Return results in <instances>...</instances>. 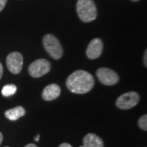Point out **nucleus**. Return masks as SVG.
I'll return each instance as SVG.
<instances>
[{
    "instance_id": "nucleus-1",
    "label": "nucleus",
    "mask_w": 147,
    "mask_h": 147,
    "mask_svg": "<svg viewBox=\"0 0 147 147\" xmlns=\"http://www.w3.org/2000/svg\"><path fill=\"white\" fill-rule=\"evenodd\" d=\"M66 86L71 92L76 94H85L94 87L92 75L85 70H76L68 77Z\"/></svg>"
},
{
    "instance_id": "nucleus-2",
    "label": "nucleus",
    "mask_w": 147,
    "mask_h": 147,
    "mask_svg": "<svg viewBox=\"0 0 147 147\" xmlns=\"http://www.w3.org/2000/svg\"><path fill=\"white\" fill-rule=\"evenodd\" d=\"M76 10L80 20L85 23L94 21L97 16V9L92 0H78Z\"/></svg>"
},
{
    "instance_id": "nucleus-3",
    "label": "nucleus",
    "mask_w": 147,
    "mask_h": 147,
    "mask_svg": "<svg viewBox=\"0 0 147 147\" xmlns=\"http://www.w3.org/2000/svg\"><path fill=\"white\" fill-rule=\"evenodd\" d=\"M43 47L47 53L55 60H59L63 56V48L57 37L53 34H46L42 38Z\"/></svg>"
},
{
    "instance_id": "nucleus-4",
    "label": "nucleus",
    "mask_w": 147,
    "mask_h": 147,
    "mask_svg": "<svg viewBox=\"0 0 147 147\" xmlns=\"http://www.w3.org/2000/svg\"><path fill=\"white\" fill-rule=\"evenodd\" d=\"M140 97L136 92H129L122 94L116 100V106L121 110H129L139 102Z\"/></svg>"
},
{
    "instance_id": "nucleus-5",
    "label": "nucleus",
    "mask_w": 147,
    "mask_h": 147,
    "mask_svg": "<svg viewBox=\"0 0 147 147\" xmlns=\"http://www.w3.org/2000/svg\"><path fill=\"white\" fill-rule=\"evenodd\" d=\"M51 70V64L45 59H38L34 61L29 66L28 71L33 78H39L45 75Z\"/></svg>"
},
{
    "instance_id": "nucleus-6",
    "label": "nucleus",
    "mask_w": 147,
    "mask_h": 147,
    "mask_svg": "<svg viewBox=\"0 0 147 147\" xmlns=\"http://www.w3.org/2000/svg\"><path fill=\"white\" fill-rule=\"evenodd\" d=\"M96 76L100 83L104 85L112 86L119 82V75L115 71L109 68L101 67L96 71Z\"/></svg>"
},
{
    "instance_id": "nucleus-7",
    "label": "nucleus",
    "mask_w": 147,
    "mask_h": 147,
    "mask_svg": "<svg viewBox=\"0 0 147 147\" xmlns=\"http://www.w3.org/2000/svg\"><path fill=\"white\" fill-rule=\"evenodd\" d=\"M6 64L11 73L18 74L22 69L23 57L21 53L17 52L11 53L6 59Z\"/></svg>"
},
{
    "instance_id": "nucleus-8",
    "label": "nucleus",
    "mask_w": 147,
    "mask_h": 147,
    "mask_svg": "<svg viewBox=\"0 0 147 147\" xmlns=\"http://www.w3.org/2000/svg\"><path fill=\"white\" fill-rule=\"evenodd\" d=\"M102 52H103V42L101 39L96 38L89 42L88 46L87 47L86 55L91 60H94L100 57Z\"/></svg>"
},
{
    "instance_id": "nucleus-9",
    "label": "nucleus",
    "mask_w": 147,
    "mask_h": 147,
    "mask_svg": "<svg viewBox=\"0 0 147 147\" xmlns=\"http://www.w3.org/2000/svg\"><path fill=\"white\" fill-rule=\"evenodd\" d=\"M61 94V88L57 84H52L47 85L43 89L42 93V99L47 101L57 99Z\"/></svg>"
},
{
    "instance_id": "nucleus-10",
    "label": "nucleus",
    "mask_w": 147,
    "mask_h": 147,
    "mask_svg": "<svg viewBox=\"0 0 147 147\" xmlns=\"http://www.w3.org/2000/svg\"><path fill=\"white\" fill-rule=\"evenodd\" d=\"M84 146L86 147H104L103 140L94 133H88L84 137Z\"/></svg>"
},
{
    "instance_id": "nucleus-11",
    "label": "nucleus",
    "mask_w": 147,
    "mask_h": 147,
    "mask_svg": "<svg viewBox=\"0 0 147 147\" xmlns=\"http://www.w3.org/2000/svg\"><path fill=\"white\" fill-rule=\"evenodd\" d=\"M26 115V110L22 106H16L5 111V116L7 119L16 121Z\"/></svg>"
},
{
    "instance_id": "nucleus-12",
    "label": "nucleus",
    "mask_w": 147,
    "mask_h": 147,
    "mask_svg": "<svg viewBox=\"0 0 147 147\" xmlns=\"http://www.w3.org/2000/svg\"><path fill=\"white\" fill-rule=\"evenodd\" d=\"M17 88L14 84H7L2 89V95L4 96H10L16 93Z\"/></svg>"
},
{
    "instance_id": "nucleus-13",
    "label": "nucleus",
    "mask_w": 147,
    "mask_h": 147,
    "mask_svg": "<svg viewBox=\"0 0 147 147\" xmlns=\"http://www.w3.org/2000/svg\"><path fill=\"white\" fill-rule=\"evenodd\" d=\"M138 126L139 127L144 130V131H147V115H142L139 120H138Z\"/></svg>"
},
{
    "instance_id": "nucleus-14",
    "label": "nucleus",
    "mask_w": 147,
    "mask_h": 147,
    "mask_svg": "<svg viewBox=\"0 0 147 147\" xmlns=\"http://www.w3.org/2000/svg\"><path fill=\"white\" fill-rule=\"evenodd\" d=\"M7 0H0V11L4 8L6 3H7Z\"/></svg>"
},
{
    "instance_id": "nucleus-15",
    "label": "nucleus",
    "mask_w": 147,
    "mask_h": 147,
    "mask_svg": "<svg viewBox=\"0 0 147 147\" xmlns=\"http://www.w3.org/2000/svg\"><path fill=\"white\" fill-rule=\"evenodd\" d=\"M146 58H147V51L146 50V51H145V53H144V57H143V61H144V65H145L146 67L147 66Z\"/></svg>"
},
{
    "instance_id": "nucleus-16",
    "label": "nucleus",
    "mask_w": 147,
    "mask_h": 147,
    "mask_svg": "<svg viewBox=\"0 0 147 147\" xmlns=\"http://www.w3.org/2000/svg\"><path fill=\"white\" fill-rule=\"evenodd\" d=\"M59 147H72V146L70 145V144H69V143H66V142H65V143H62V144H61Z\"/></svg>"
},
{
    "instance_id": "nucleus-17",
    "label": "nucleus",
    "mask_w": 147,
    "mask_h": 147,
    "mask_svg": "<svg viewBox=\"0 0 147 147\" xmlns=\"http://www.w3.org/2000/svg\"><path fill=\"white\" fill-rule=\"evenodd\" d=\"M3 68L2 64L0 63V79H1L2 76H3Z\"/></svg>"
},
{
    "instance_id": "nucleus-18",
    "label": "nucleus",
    "mask_w": 147,
    "mask_h": 147,
    "mask_svg": "<svg viewBox=\"0 0 147 147\" xmlns=\"http://www.w3.org/2000/svg\"><path fill=\"white\" fill-rule=\"evenodd\" d=\"M25 147H38L35 145V144H33V143H30V144H28V145H26Z\"/></svg>"
},
{
    "instance_id": "nucleus-19",
    "label": "nucleus",
    "mask_w": 147,
    "mask_h": 147,
    "mask_svg": "<svg viewBox=\"0 0 147 147\" xmlns=\"http://www.w3.org/2000/svg\"><path fill=\"white\" fill-rule=\"evenodd\" d=\"M3 134L0 132V145L2 144V142H3Z\"/></svg>"
},
{
    "instance_id": "nucleus-20",
    "label": "nucleus",
    "mask_w": 147,
    "mask_h": 147,
    "mask_svg": "<svg viewBox=\"0 0 147 147\" xmlns=\"http://www.w3.org/2000/svg\"><path fill=\"white\" fill-rule=\"evenodd\" d=\"M39 138H40V136H39V134H38V135H37L36 137H34V140H35L36 142H38V141L39 140Z\"/></svg>"
},
{
    "instance_id": "nucleus-21",
    "label": "nucleus",
    "mask_w": 147,
    "mask_h": 147,
    "mask_svg": "<svg viewBox=\"0 0 147 147\" xmlns=\"http://www.w3.org/2000/svg\"><path fill=\"white\" fill-rule=\"evenodd\" d=\"M131 1H133V2H137V1H139V0H131Z\"/></svg>"
},
{
    "instance_id": "nucleus-22",
    "label": "nucleus",
    "mask_w": 147,
    "mask_h": 147,
    "mask_svg": "<svg viewBox=\"0 0 147 147\" xmlns=\"http://www.w3.org/2000/svg\"><path fill=\"white\" fill-rule=\"evenodd\" d=\"M79 147H86V146H79Z\"/></svg>"
},
{
    "instance_id": "nucleus-23",
    "label": "nucleus",
    "mask_w": 147,
    "mask_h": 147,
    "mask_svg": "<svg viewBox=\"0 0 147 147\" xmlns=\"http://www.w3.org/2000/svg\"><path fill=\"white\" fill-rule=\"evenodd\" d=\"M5 147H8V146H5Z\"/></svg>"
}]
</instances>
